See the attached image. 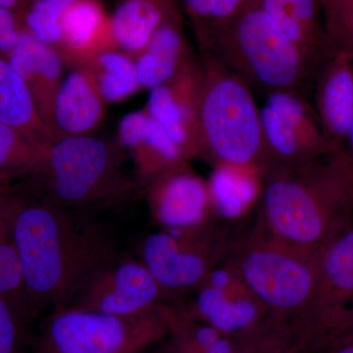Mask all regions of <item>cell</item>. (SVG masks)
Returning a JSON list of instances; mask_svg holds the SVG:
<instances>
[{
	"instance_id": "obj_5",
	"label": "cell",
	"mask_w": 353,
	"mask_h": 353,
	"mask_svg": "<svg viewBox=\"0 0 353 353\" xmlns=\"http://www.w3.org/2000/svg\"><path fill=\"white\" fill-rule=\"evenodd\" d=\"M228 262L269 317L285 327L299 347H305L319 282L318 255L299 252L252 230Z\"/></svg>"
},
{
	"instance_id": "obj_37",
	"label": "cell",
	"mask_w": 353,
	"mask_h": 353,
	"mask_svg": "<svg viewBox=\"0 0 353 353\" xmlns=\"http://www.w3.org/2000/svg\"><path fill=\"white\" fill-rule=\"evenodd\" d=\"M345 148L353 157V117L352 125H350V132H348L347 141H345Z\"/></svg>"
},
{
	"instance_id": "obj_33",
	"label": "cell",
	"mask_w": 353,
	"mask_h": 353,
	"mask_svg": "<svg viewBox=\"0 0 353 353\" xmlns=\"http://www.w3.org/2000/svg\"><path fill=\"white\" fill-rule=\"evenodd\" d=\"M215 3L216 0H183L185 10L192 21L199 39L208 30Z\"/></svg>"
},
{
	"instance_id": "obj_9",
	"label": "cell",
	"mask_w": 353,
	"mask_h": 353,
	"mask_svg": "<svg viewBox=\"0 0 353 353\" xmlns=\"http://www.w3.org/2000/svg\"><path fill=\"white\" fill-rule=\"evenodd\" d=\"M167 292L141 260L112 259L94 269L65 307L136 315L162 305Z\"/></svg>"
},
{
	"instance_id": "obj_38",
	"label": "cell",
	"mask_w": 353,
	"mask_h": 353,
	"mask_svg": "<svg viewBox=\"0 0 353 353\" xmlns=\"http://www.w3.org/2000/svg\"><path fill=\"white\" fill-rule=\"evenodd\" d=\"M299 353H315V352H304V350H301V352Z\"/></svg>"
},
{
	"instance_id": "obj_17",
	"label": "cell",
	"mask_w": 353,
	"mask_h": 353,
	"mask_svg": "<svg viewBox=\"0 0 353 353\" xmlns=\"http://www.w3.org/2000/svg\"><path fill=\"white\" fill-rule=\"evenodd\" d=\"M59 51L64 64L83 66L104 51L119 50L112 18L99 0H73L62 18Z\"/></svg>"
},
{
	"instance_id": "obj_4",
	"label": "cell",
	"mask_w": 353,
	"mask_h": 353,
	"mask_svg": "<svg viewBox=\"0 0 353 353\" xmlns=\"http://www.w3.org/2000/svg\"><path fill=\"white\" fill-rule=\"evenodd\" d=\"M199 65L201 157L215 166L241 167L262 176L270 158L252 88L208 51Z\"/></svg>"
},
{
	"instance_id": "obj_19",
	"label": "cell",
	"mask_w": 353,
	"mask_h": 353,
	"mask_svg": "<svg viewBox=\"0 0 353 353\" xmlns=\"http://www.w3.org/2000/svg\"><path fill=\"white\" fill-rule=\"evenodd\" d=\"M118 143L131 153L139 176L148 185L169 167L187 162L180 148L145 108L121 120Z\"/></svg>"
},
{
	"instance_id": "obj_29",
	"label": "cell",
	"mask_w": 353,
	"mask_h": 353,
	"mask_svg": "<svg viewBox=\"0 0 353 353\" xmlns=\"http://www.w3.org/2000/svg\"><path fill=\"white\" fill-rule=\"evenodd\" d=\"M234 353H299L290 332L270 317L250 333L234 338Z\"/></svg>"
},
{
	"instance_id": "obj_35",
	"label": "cell",
	"mask_w": 353,
	"mask_h": 353,
	"mask_svg": "<svg viewBox=\"0 0 353 353\" xmlns=\"http://www.w3.org/2000/svg\"><path fill=\"white\" fill-rule=\"evenodd\" d=\"M32 1L34 0H0V7L9 9L17 13L18 15L23 16Z\"/></svg>"
},
{
	"instance_id": "obj_23",
	"label": "cell",
	"mask_w": 353,
	"mask_h": 353,
	"mask_svg": "<svg viewBox=\"0 0 353 353\" xmlns=\"http://www.w3.org/2000/svg\"><path fill=\"white\" fill-rule=\"evenodd\" d=\"M208 187L212 208L222 217L234 219L259 199L261 175L241 167L216 165Z\"/></svg>"
},
{
	"instance_id": "obj_11",
	"label": "cell",
	"mask_w": 353,
	"mask_h": 353,
	"mask_svg": "<svg viewBox=\"0 0 353 353\" xmlns=\"http://www.w3.org/2000/svg\"><path fill=\"white\" fill-rule=\"evenodd\" d=\"M317 296L305 350L318 352L353 323V225L318 255Z\"/></svg>"
},
{
	"instance_id": "obj_22",
	"label": "cell",
	"mask_w": 353,
	"mask_h": 353,
	"mask_svg": "<svg viewBox=\"0 0 353 353\" xmlns=\"http://www.w3.org/2000/svg\"><path fill=\"white\" fill-rule=\"evenodd\" d=\"M189 54L181 14L165 22L150 43L134 57L141 88H157L170 81Z\"/></svg>"
},
{
	"instance_id": "obj_20",
	"label": "cell",
	"mask_w": 353,
	"mask_h": 353,
	"mask_svg": "<svg viewBox=\"0 0 353 353\" xmlns=\"http://www.w3.org/2000/svg\"><path fill=\"white\" fill-rule=\"evenodd\" d=\"M0 123L48 150L54 134L39 115L29 88L6 55L0 54Z\"/></svg>"
},
{
	"instance_id": "obj_12",
	"label": "cell",
	"mask_w": 353,
	"mask_h": 353,
	"mask_svg": "<svg viewBox=\"0 0 353 353\" xmlns=\"http://www.w3.org/2000/svg\"><path fill=\"white\" fill-rule=\"evenodd\" d=\"M190 316L220 333L238 338L253 331L269 313L243 283L233 266L214 267L204 278Z\"/></svg>"
},
{
	"instance_id": "obj_34",
	"label": "cell",
	"mask_w": 353,
	"mask_h": 353,
	"mask_svg": "<svg viewBox=\"0 0 353 353\" xmlns=\"http://www.w3.org/2000/svg\"><path fill=\"white\" fill-rule=\"evenodd\" d=\"M317 353H353V323L332 336Z\"/></svg>"
},
{
	"instance_id": "obj_13",
	"label": "cell",
	"mask_w": 353,
	"mask_h": 353,
	"mask_svg": "<svg viewBox=\"0 0 353 353\" xmlns=\"http://www.w3.org/2000/svg\"><path fill=\"white\" fill-rule=\"evenodd\" d=\"M199 88L201 65L188 54L170 81L150 90L145 106L182 150L185 160L201 157Z\"/></svg>"
},
{
	"instance_id": "obj_39",
	"label": "cell",
	"mask_w": 353,
	"mask_h": 353,
	"mask_svg": "<svg viewBox=\"0 0 353 353\" xmlns=\"http://www.w3.org/2000/svg\"><path fill=\"white\" fill-rule=\"evenodd\" d=\"M139 353H141V352H139Z\"/></svg>"
},
{
	"instance_id": "obj_24",
	"label": "cell",
	"mask_w": 353,
	"mask_h": 353,
	"mask_svg": "<svg viewBox=\"0 0 353 353\" xmlns=\"http://www.w3.org/2000/svg\"><path fill=\"white\" fill-rule=\"evenodd\" d=\"M80 67L92 72L108 103L127 101L141 88L134 58L124 51H104Z\"/></svg>"
},
{
	"instance_id": "obj_2",
	"label": "cell",
	"mask_w": 353,
	"mask_h": 353,
	"mask_svg": "<svg viewBox=\"0 0 353 353\" xmlns=\"http://www.w3.org/2000/svg\"><path fill=\"white\" fill-rule=\"evenodd\" d=\"M253 230L306 254L319 253L353 225V157L345 148L262 174Z\"/></svg>"
},
{
	"instance_id": "obj_14",
	"label": "cell",
	"mask_w": 353,
	"mask_h": 353,
	"mask_svg": "<svg viewBox=\"0 0 353 353\" xmlns=\"http://www.w3.org/2000/svg\"><path fill=\"white\" fill-rule=\"evenodd\" d=\"M148 202L153 216L169 229L205 222L211 206L208 183L180 162L148 183Z\"/></svg>"
},
{
	"instance_id": "obj_21",
	"label": "cell",
	"mask_w": 353,
	"mask_h": 353,
	"mask_svg": "<svg viewBox=\"0 0 353 353\" xmlns=\"http://www.w3.org/2000/svg\"><path fill=\"white\" fill-rule=\"evenodd\" d=\"M179 14L174 0H119L111 15L118 48L136 57L157 30Z\"/></svg>"
},
{
	"instance_id": "obj_26",
	"label": "cell",
	"mask_w": 353,
	"mask_h": 353,
	"mask_svg": "<svg viewBox=\"0 0 353 353\" xmlns=\"http://www.w3.org/2000/svg\"><path fill=\"white\" fill-rule=\"evenodd\" d=\"M38 313L23 290L0 294V353H23Z\"/></svg>"
},
{
	"instance_id": "obj_31",
	"label": "cell",
	"mask_w": 353,
	"mask_h": 353,
	"mask_svg": "<svg viewBox=\"0 0 353 353\" xmlns=\"http://www.w3.org/2000/svg\"><path fill=\"white\" fill-rule=\"evenodd\" d=\"M280 1L311 34L324 41L321 11H320L318 0H280Z\"/></svg>"
},
{
	"instance_id": "obj_27",
	"label": "cell",
	"mask_w": 353,
	"mask_h": 353,
	"mask_svg": "<svg viewBox=\"0 0 353 353\" xmlns=\"http://www.w3.org/2000/svg\"><path fill=\"white\" fill-rule=\"evenodd\" d=\"M327 55L353 60V0H318Z\"/></svg>"
},
{
	"instance_id": "obj_7",
	"label": "cell",
	"mask_w": 353,
	"mask_h": 353,
	"mask_svg": "<svg viewBox=\"0 0 353 353\" xmlns=\"http://www.w3.org/2000/svg\"><path fill=\"white\" fill-rule=\"evenodd\" d=\"M168 334L162 305L127 316L61 307L44 319L32 353H139Z\"/></svg>"
},
{
	"instance_id": "obj_32",
	"label": "cell",
	"mask_w": 353,
	"mask_h": 353,
	"mask_svg": "<svg viewBox=\"0 0 353 353\" xmlns=\"http://www.w3.org/2000/svg\"><path fill=\"white\" fill-rule=\"evenodd\" d=\"M24 30V23L17 13L0 7V54L7 55L15 48Z\"/></svg>"
},
{
	"instance_id": "obj_8",
	"label": "cell",
	"mask_w": 353,
	"mask_h": 353,
	"mask_svg": "<svg viewBox=\"0 0 353 353\" xmlns=\"http://www.w3.org/2000/svg\"><path fill=\"white\" fill-rule=\"evenodd\" d=\"M223 241L205 222L146 236L139 257L168 294L197 287L224 252Z\"/></svg>"
},
{
	"instance_id": "obj_25",
	"label": "cell",
	"mask_w": 353,
	"mask_h": 353,
	"mask_svg": "<svg viewBox=\"0 0 353 353\" xmlns=\"http://www.w3.org/2000/svg\"><path fill=\"white\" fill-rule=\"evenodd\" d=\"M46 150L17 130L0 123V176L36 178L43 171Z\"/></svg>"
},
{
	"instance_id": "obj_1",
	"label": "cell",
	"mask_w": 353,
	"mask_h": 353,
	"mask_svg": "<svg viewBox=\"0 0 353 353\" xmlns=\"http://www.w3.org/2000/svg\"><path fill=\"white\" fill-rule=\"evenodd\" d=\"M7 215L23 275V292L38 309L65 307L94 269L116 256L101 228L37 190L14 187Z\"/></svg>"
},
{
	"instance_id": "obj_3",
	"label": "cell",
	"mask_w": 353,
	"mask_h": 353,
	"mask_svg": "<svg viewBox=\"0 0 353 353\" xmlns=\"http://www.w3.org/2000/svg\"><path fill=\"white\" fill-rule=\"evenodd\" d=\"M201 46L250 88L266 95L288 92L308 99L327 57L304 50L288 39L254 0Z\"/></svg>"
},
{
	"instance_id": "obj_15",
	"label": "cell",
	"mask_w": 353,
	"mask_h": 353,
	"mask_svg": "<svg viewBox=\"0 0 353 353\" xmlns=\"http://www.w3.org/2000/svg\"><path fill=\"white\" fill-rule=\"evenodd\" d=\"M313 95L325 136L336 148H345L353 117V60L327 55L318 70Z\"/></svg>"
},
{
	"instance_id": "obj_36",
	"label": "cell",
	"mask_w": 353,
	"mask_h": 353,
	"mask_svg": "<svg viewBox=\"0 0 353 353\" xmlns=\"http://www.w3.org/2000/svg\"><path fill=\"white\" fill-rule=\"evenodd\" d=\"M11 182H12V180H10V179L0 176V208L3 206L7 197L10 194L11 190H13L14 185Z\"/></svg>"
},
{
	"instance_id": "obj_10",
	"label": "cell",
	"mask_w": 353,
	"mask_h": 353,
	"mask_svg": "<svg viewBox=\"0 0 353 353\" xmlns=\"http://www.w3.org/2000/svg\"><path fill=\"white\" fill-rule=\"evenodd\" d=\"M260 115L270 167L303 163L343 148L330 143L312 102L303 95L288 92L267 94Z\"/></svg>"
},
{
	"instance_id": "obj_6",
	"label": "cell",
	"mask_w": 353,
	"mask_h": 353,
	"mask_svg": "<svg viewBox=\"0 0 353 353\" xmlns=\"http://www.w3.org/2000/svg\"><path fill=\"white\" fill-rule=\"evenodd\" d=\"M119 143L95 134L61 137L46 150L39 192L70 210L117 205L134 192V183L123 171Z\"/></svg>"
},
{
	"instance_id": "obj_30",
	"label": "cell",
	"mask_w": 353,
	"mask_h": 353,
	"mask_svg": "<svg viewBox=\"0 0 353 353\" xmlns=\"http://www.w3.org/2000/svg\"><path fill=\"white\" fill-rule=\"evenodd\" d=\"M21 290H23L22 269L9 224L6 201L0 208V294Z\"/></svg>"
},
{
	"instance_id": "obj_18",
	"label": "cell",
	"mask_w": 353,
	"mask_h": 353,
	"mask_svg": "<svg viewBox=\"0 0 353 353\" xmlns=\"http://www.w3.org/2000/svg\"><path fill=\"white\" fill-rule=\"evenodd\" d=\"M6 57L25 81L39 115L53 132V108L64 79V61L59 51L39 41L25 28L15 48Z\"/></svg>"
},
{
	"instance_id": "obj_28",
	"label": "cell",
	"mask_w": 353,
	"mask_h": 353,
	"mask_svg": "<svg viewBox=\"0 0 353 353\" xmlns=\"http://www.w3.org/2000/svg\"><path fill=\"white\" fill-rule=\"evenodd\" d=\"M73 0H34L25 15L26 30L41 43L58 48L62 41V18Z\"/></svg>"
},
{
	"instance_id": "obj_16",
	"label": "cell",
	"mask_w": 353,
	"mask_h": 353,
	"mask_svg": "<svg viewBox=\"0 0 353 353\" xmlns=\"http://www.w3.org/2000/svg\"><path fill=\"white\" fill-rule=\"evenodd\" d=\"M108 104L92 72L85 67L74 68L62 81L55 99V139L95 134L105 118Z\"/></svg>"
}]
</instances>
